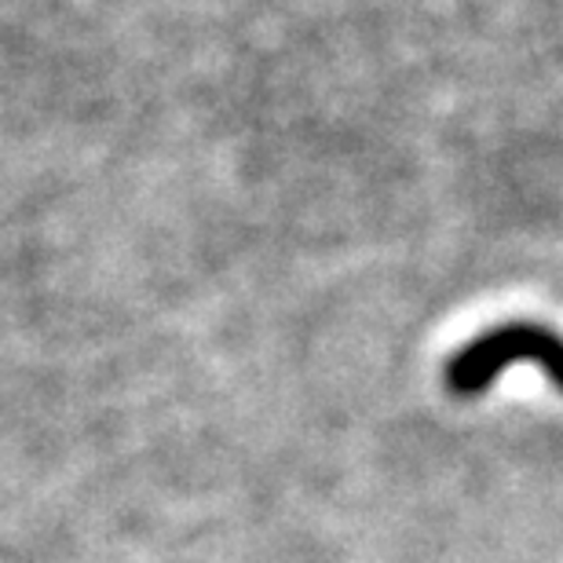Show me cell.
<instances>
[{"instance_id": "6da1fadb", "label": "cell", "mask_w": 563, "mask_h": 563, "mask_svg": "<svg viewBox=\"0 0 563 563\" xmlns=\"http://www.w3.org/2000/svg\"><path fill=\"white\" fill-rule=\"evenodd\" d=\"M534 363L563 391V336L542 322H505L450 355L443 380L454 396H483L505 366Z\"/></svg>"}]
</instances>
